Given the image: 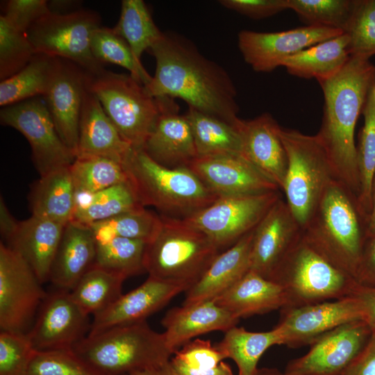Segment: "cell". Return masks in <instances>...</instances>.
<instances>
[{"label":"cell","instance_id":"9c48e42d","mask_svg":"<svg viewBox=\"0 0 375 375\" xmlns=\"http://www.w3.org/2000/svg\"><path fill=\"white\" fill-rule=\"evenodd\" d=\"M86 86L99 101L123 139L133 149H142L160 115L159 98L152 97L129 74H117L104 68L95 73L87 72Z\"/></svg>","mask_w":375,"mask_h":375},{"label":"cell","instance_id":"30bf717a","mask_svg":"<svg viewBox=\"0 0 375 375\" xmlns=\"http://www.w3.org/2000/svg\"><path fill=\"white\" fill-rule=\"evenodd\" d=\"M100 17L90 10L52 12L37 21L26 33L37 53L70 60L90 73L103 68L94 58L90 38L101 26Z\"/></svg>","mask_w":375,"mask_h":375},{"label":"cell","instance_id":"5b68a950","mask_svg":"<svg viewBox=\"0 0 375 375\" xmlns=\"http://www.w3.org/2000/svg\"><path fill=\"white\" fill-rule=\"evenodd\" d=\"M160 216V226L146 245L145 271L149 276L181 286L186 292L201 278L219 250L184 219Z\"/></svg>","mask_w":375,"mask_h":375},{"label":"cell","instance_id":"ab89813d","mask_svg":"<svg viewBox=\"0 0 375 375\" xmlns=\"http://www.w3.org/2000/svg\"><path fill=\"white\" fill-rule=\"evenodd\" d=\"M90 49L100 64L112 63L121 66L144 86L151 81L152 76L142 62L135 58L129 44L113 28L101 26L96 28L90 38Z\"/></svg>","mask_w":375,"mask_h":375},{"label":"cell","instance_id":"4fadbf2b","mask_svg":"<svg viewBox=\"0 0 375 375\" xmlns=\"http://www.w3.org/2000/svg\"><path fill=\"white\" fill-rule=\"evenodd\" d=\"M29 264L14 249L0 243L1 331L26 333L47 295Z\"/></svg>","mask_w":375,"mask_h":375},{"label":"cell","instance_id":"484cf974","mask_svg":"<svg viewBox=\"0 0 375 375\" xmlns=\"http://www.w3.org/2000/svg\"><path fill=\"white\" fill-rule=\"evenodd\" d=\"M254 229L215 257L201 278L185 292L183 304L212 300L250 271Z\"/></svg>","mask_w":375,"mask_h":375},{"label":"cell","instance_id":"6da1fadb","mask_svg":"<svg viewBox=\"0 0 375 375\" xmlns=\"http://www.w3.org/2000/svg\"><path fill=\"white\" fill-rule=\"evenodd\" d=\"M148 51L156 64L154 76L144 86L152 97L181 99L188 108L240 125L237 91L231 78L192 41L166 32Z\"/></svg>","mask_w":375,"mask_h":375},{"label":"cell","instance_id":"83f0119b","mask_svg":"<svg viewBox=\"0 0 375 375\" xmlns=\"http://www.w3.org/2000/svg\"><path fill=\"white\" fill-rule=\"evenodd\" d=\"M213 300L239 319L281 310L289 303L281 285L251 270Z\"/></svg>","mask_w":375,"mask_h":375},{"label":"cell","instance_id":"9a60e30c","mask_svg":"<svg viewBox=\"0 0 375 375\" xmlns=\"http://www.w3.org/2000/svg\"><path fill=\"white\" fill-rule=\"evenodd\" d=\"M372 330L365 320L341 325L310 344L303 356L288 362L285 375H342L367 343Z\"/></svg>","mask_w":375,"mask_h":375},{"label":"cell","instance_id":"8fae6325","mask_svg":"<svg viewBox=\"0 0 375 375\" xmlns=\"http://www.w3.org/2000/svg\"><path fill=\"white\" fill-rule=\"evenodd\" d=\"M281 197L278 191L221 197L184 219L204 233L219 250L228 249L253 231Z\"/></svg>","mask_w":375,"mask_h":375},{"label":"cell","instance_id":"db71d44e","mask_svg":"<svg viewBox=\"0 0 375 375\" xmlns=\"http://www.w3.org/2000/svg\"><path fill=\"white\" fill-rule=\"evenodd\" d=\"M352 295L360 301L365 312V321L372 331L375 330V288L359 285Z\"/></svg>","mask_w":375,"mask_h":375},{"label":"cell","instance_id":"e575fe53","mask_svg":"<svg viewBox=\"0 0 375 375\" xmlns=\"http://www.w3.org/2000/svg\"><path fill=\"white\" fill-rule=\"evenodd\" d=\"M125 279L92 265L69 291L70 295L86 315H94L122 294V285Z\"/></svg>","mask_w":375,"mask_h":375},{"label":"cell","instance_id":"f546056e","mask_svg":"<svg viewBox=\"0 0 375 375\" xmlns=\"http://www.w3.org/2000/svg\"><path fill=\"white\" fill-rule=\"evenodd\" d=\"M69 167L40 176L33 184L28 196L33 216L64 225L72 220L75 190Z\"/></svg>","mask_w":375,"mask_h":375},{"label":"cell","instance_id":"277c9868","mask_svg":"<svg viewBox=\"0 0 375 375\" xmlns=\"http://www.w3.org/2000/svg\"><path fill=\"white\" fill-rule=\"evenodd\" d=\"M72 351L103 375H128L167 365L172 352L146 321L88 335Z\"/></svg>","mask_w":375,"mask_h":375},{"label":"cell","instance_id":"8992f818","mask_svg":"<svg viewBox=\"0 0 375 375\" xmlns=\"http://www.w3.org/2000/svg\"><path fill=\"white\" fill-rule=\"evenodd\" d=\"M124 167L141 204L163 215L185 219L219 197L189 168L161 165L142 149H133Z\"/></svg>","mask_w":375,"mask_h":375},{"label":"cell","instance_id":"d6986e66","mask_svg":"<svg viewBox=\"0 0 375 375\" xmlns=\"http://www.w3.org/2000/svg\"><path fill=\"white\" fill-rule=\"evenodd\" d=\"M188 168L219 197L257 194L280 190L241 155L197 157Z\"/></svg>","mask_w":375,"mask_h":375},{"label":"cell","instance_id":"cb8c5ba5","mask_svg":"<svg viewBox=\"0 0 375 375\" xmlns=\"http://www.w3.org/2000/svg\"><path fill=\"white\" fill-rule=\"evenodd\" d=\"M133 150L108 117L99 101L86 86L75 158L103 157L124 165Z\"/></svg>","mask_w":375,"mask_h":375},{"label":"cell","instance_id":"2e32d148","mask_svg":"<svg viewBox=\"0 0 375 375\" xmlns=\"http://www.w3.org/2000/svg\"><path fill=\"white\" fill-rule=\"evenodd\" d=\"M342 33L340 30L310 25L277 32L242 30L238 44L244 61L254 71L269 72L281 66L286 58Z\"/></svg>","mask_w":375,"mask_h":375},{"label":"cell","instance_id":"ee69618b","mask_svg":"<svg viewBox=\"0 0 375 375\" xmlns=\"http://www.w3.org/2000/svg\"><path fill=\"white\" fill-rule=\"evenodd\" d=\"M358 0H288L289 9L310 26L345 32Z\"/></svg>","mask_w":375,"mask_h":375},{"label":"cell","instance_id":"ac0fdd59","mask_svg":"<svg viewBox=\"0 0 375 375\" xmlns=\"http://www.w3.org/2000/svg\"><path fill=\"white\" fill-rule=\"evenodd\" d=\"M86 81L84 69L70 60L56 58L51 82L43 96L59 136L74 156Z\"/></svg>","mask_w":375,"mask_h":375},{"label":"cell","instance_id":"4316f807","mask_svg":"<svg viewBox=\"0 0 375 375\" xmlns=\"http://www.w3.org/2000/svg\"><path fill=\"white\" fill-rule=\"evenodd\" d=\"M96 251V242L89 227L69 222L65 226L49 281L59 290L71 291L94 265Z\"/></svg>","mask_w":375,"mask_h":375},{"label":"cell","instance_id":"7dc6e473","mask_svg":"<svg viewBox=\"0 0 375 375\" xmlns=\"http://www.w3.org/2000/svg\"><path fill=\"white\" fill-rule=\"evenodd\" d=\"M28 375H103L72 350L35 351Z\"/></svg>","mask_w":375,"mask_h":375},{"label":"cell","instance_id":"7bdbcfd3","mask_svg":"<svg viewBox=\"0 0 375 375\" xmlns=\"http://www.w3.org/2000/svg\"><path fill=\"white\" fill-rule=\"evenodd\" d=\"M142 208L128 181L96 192L90 206L74 215L70 222L88 226Z\"/></svg>","mask_w":375,"mask_h":375},{"label":"cell","instance_id":"836d02e7","mask_svg":"<svg viewBox=\"0 0 375 375\" xmlns=\"http://www.w3.org/2000/svg\"><path fill=\"white\" fill-rule=\"evenodd\" d=\"M56 58L36 53L28 65L15 75L1 81V108L35 97L47 91Z\"/></svg>","mask_w":375,"mask_h":375},{"label":"cell","instance_id":"f35d334b","mask_svg":"<svg viewBox=\"0 0 375 375\" xmlns=\"http://www.w3.org/2000/svg\"><path fill=\"white\" fill-rule=\"evenodd\" d=\"M375 83V82H374ZM374 84L366 99L362 114L364 124L356 147L360 190L359 206L369 218L371 211L372 184L375 173V94Z\"/></svg>","mask_w":375,"mask_h":375},{"label":"cell","instance_id":"91938a15","mask_svg":"<svg viewBox=\"0 0 375 375\" xmlns=\"http://www.w3.org/2000/svg\"><path fill=\"white\" fill-rule=\"evenodd\" d=\"M373 88H374V94H375V83H374V84Z\"/></svg>","mask_w":375,"mask_h":375},{"label":"cell","instance_id":"3957f363","mask_svg":"<svg viewBox=\"0 0 375 375\" xmlns=\"http://www.w3.org/2000/svg\"><path fill=\"white\" fill-rule=\"evenodd\" d=\"M368 218L357 197L342 182H333L303 228L305 240L356 280L367 238Z\"/></svg>","mask_w":375,"mask_h":375},{"label":"cell","instance_id":"e0dca14e","mask_svg":"<svg viewBox=\"0 0 375 375\" xmlns=\"http://www.w3.org/2000/svg\"><path fill=\"white\" fill-rule=\"evenodd\" d=\"M27 336L38 351L72 350L90 331L89 315L72 299L69 291L47 294Z\"/></svg>","mask_w":375,"mask_h":375},{"label":"cell","instance_id":"7a4b0ae2","mask_svg":"<svg viewBox=\"0 0 375 375\" xmlns=\"http://www.w3.org/2000/svg\"><path fill=\"white\" fill-rule=\"evenodd\" d=\"M324 94V114L316 135L326 151L338 180L358 198L360 190L355 128L375 82L369 58L350 56L333 76L318 81Z\"/></svg>","mask_w":375,"mask_h":375},{"label":"cell","instance_id":"5bb4252c","mask_svg":"<svg viewBox=\"0 0 375 375\" xmlns=\"http://www.w3.org/2000/svg\"><path fill=\"white\" fill-rule=\"evenodd\" d=\"M365 320L360 301L347 297L301 306L281 309L276 326L283 337V344L291 348L310 345L328 331L349 322Z\"/></svg>","mask_w":375,"mask_h":375},{"label":"cell","instance_id":"52a82bcc","mask_svg":"<svg viewBox=\"0 0 375 375\" xmlns=\"http://www.w3.org/2000/svg\"><path fill=\"white\" fill-rule=\"evenodd\" d=\"M288 157L282 191L302 230L328 186L338 180L326 151L315 135L281 128Z\"/></svg>","mask_w":375,"mask_h":375},{"label":"cell","instance_id":"d590c367","mask_svg":"<svg viewBox=\"0 0 375 375\" xmlns=\"http://www.w3.org/2000/svg\"><path fill=\"white\" fill-rule=\"evenodd\" d=\"M113 30L129 44L135 58L141 56L162 36L142 0H123L119 20Z\"/></svg>","mask_w":375,"mask_h":375},{"label":"cell","instance_id":"4dcf8cb0","mask_svg":"<svg viewBox=\"0 0 375 375\" xmlns=\"http://www.w3.org/2000/svg\"><path fill=\"white\" fill-rule=\"evenodd\" d=\"M349 38L342 33L286 58L281 66L290 74L318 81L335 75L350 57Z\"/></svg>","mask_w":375,"mask_h":375},{"label":"cell","instance_id":"f6af8a7d","mask_svg":"<svg viewBox=\"0 0 375 375\" xmlns=\"http://www.w3.org/2000/svg\"><path fill=\"white\" fill-rule=\"evenodd\" d=\"M26 34L0 15V79L5 80L24 68L36 54Z\"/></svg>","mask_w":375,"mask_h":375},{"label":"cell","instance_id":"603a6c76","mask_svg":"<svg viewBox=\"0 0 375 375\" xmlns=\"http://www.w3.org/2000/svg\"><path fill=\"white\" fill-rule=\"evenodd\" d=\"M244 157L282 190L288 157L281 137V127L269 113L242 120Z\"/></svg>","mask_w":375,"mask_h":375},{"label":"cell","instance_id":"60d3db41","mask_svg":"<svg viewBox=\"0 0 375 375\" xmlns=\"http://www.w3.org/2000/svg\"><path fill=\"white\" fill-rule=\"evenodd\" d=\"M69 169L75 191L96 193L128 181L124 165L107 158L76 157Z\"/></svg>","mask_w":375,"mask_h":375},{"label":"cell","instance_id":"f907efd6","mask_svg":"<svg viewBox=\"0 0 375 375\" xmlns=\"http://www.w3.org/2000/svg\"><path fill=\"white\" fill-rule=\"evenodd\" d=\"M224 7L254 19L267 18L289 9L288 0H221Z\"/></svg>","mask_w":375,"mask_h":375},{"label":"cell","instance_id":"f5cc1de1","mask_svg":"<svg viewBox=\"0 0 375 375\" xmlns=\"http://www.w3.org/2000/svg\"><path fill=\"white\" fill-rule=\"evenodd\" d=\"M342 375H375V330L365 347Z\"/></svg>","mask_w":375,"mask_h":375},{"label":"cell","instance_id":"1f68e13d","mask_svg":"<svg viewBox=\"0 0 375 375\" xmlns=\"http://www.w3.org/2000/svg\"><path fill=\"white\" fill-rule=\"evenodd\" d=\"M185 115L191 127L197 157L228 154L244 156L241 123L235 126L191 108Z\"/></svg>","mask_w":375,"mask_h":375},{"label":"cell","instance_id":"6f0895ef","mask_svg":"<svg viewBox=\"0 0 375 375\" xmlns=\"http://www.w3.org/2000/svg\"><path fill=\"white\" fill-rule=\"evenodd\" d=\"M128 375H171V374L168 362L167 365L160 367L138 371Z\"/></svg>","mask_w":375,"mask_h":375},{"label":"cell","instance_id":"680465c9","mask_svg":"<svg viewBox=\"0 0 375 375\" xmlns=\"http://www.w3.org/2000/svg\"><path fill=\"white\" fill-rule=\"evenodd\" d=\"M256 375H285L284 372L274 368H261L258 369Z\"/></svg>","mask_w":375,"mask_h":375},{"label":"cell","instance_id":"b9f144b4","mask_svg":"<svg viewBox=\"0 0 375 375\" xmlns=\"http://www.w3.org/2000/svg\"><path fill=\"white\" fill-rule=\"evenodd\" d=\"M147 242L116 237L97 245L94 266L125 278L146 272L144 265Z\"/></svg>","mask_w":375,"mask_h":375},{"label":"cell","instance_id":"ba28073f","mask_svg":"<svg viewBox=\"0 0 375 375\" xmlns=\"http://www.w3.org/2000/svg\"><path fill=\"white\" fill-rule=\"evenodd\" d=\"M272 281L287 293L288 306H301L351 296L357 281L312 247L303 238L288 252Z\"/></svg>","mask_w":375,"mask_h":375},{"label":"cell","instance_id":"ffe728a7","mask_svg":"<svg viewBox=\"0 0 375 375\" xmlns=\"http://www.w3.org/2000/svg\"><path fill=\"white\" fill-rule=\"evenodd\" d=\"M302 234L301 226L281 197L254 229L250 270L271 280Z\"/></svg>","mask_w":375,"mask_h":375},{"label":"cell","instance_id":"c3c4849f","mask_svg":"<svg viewBox=\"0 0 375 375\" xmlns=\"http://www.w3.org/2000/svg\"><path fill=\"white\" fill-rule=\"evenodd\" d=\"M35 351L26 333L1 331L0 375H28Z\"/></svg>","mask_w":375,"mask_h":375},{"label":"cell","instance_id":"11a10c76","mask_svg":"<svg viewBox=\"0 0 375 375\" xmlns=\"http://www.w3.org/2000/svg\"><path fill=\"white\" fill-rule=\"evenodd\" d=\"M19 221H17L4 202L3 199H0V233L3 242L8 243L15 233Z\"/></svg>","mask_w":375,"mask_h":375},{"label":"cell","instance_id":"7c38bea8","mask_svg":"<svg viewBox=\"0 0 375 375\" xmlns=\"http://www.w3.org/2000/svg\"><path fill=\"white\" fill-rule=\"evenodd\" d=\"M0 122L26 138L40 176L69 167L74 161V153L59 136L46 103L40 97L1 108Z\"/></svg>","mask_w":375,"mask_h":375},{"label":"cell","instance_id":"d6a6232c","mask_svg":"<svg viewBox=\"0 0 375 375\" xmlns=\"http://www.w3.org/2000/svg\"><path fill=\"white\" fill-rule=\"evenodd\" d=\"M283 344L280 330L275 326L265 332H251L235 326L225 332L223 339L215 345L231 358L238 368V375H256L258 362L271 347Z\"/></svg>","mask_w":375,"mask_h":375},{"label":"cell","instance_id":"681fc988","mask_svg":"<svg viewBox=\"0 0 375 375\" xmlns=\"http://www.w3.org/2000/svg\"><path fill=\"white\" fill-rule=\"evenodd\" d=\"M50 12L46 0H10L1 15L14 28L26 33L37 21Z\"/></svg>","mask_w":375,"mask_h":375},{"label":"cell","instance_id":"f1b7e54d","mask_svg":"<svg viewBox=\"0 0 375 375\" xmlns=\"http://www.w3.org/2000/svg\"><path fill=\"white\" fill-rule=\"evenodd\" d=\"M65 226L32 215L19 221L15 233L6 244L29 264L42 283L49 280L51 265Z\"/></svg>","mask_w":375,"mask_h":375},{"label":"cell","instance_id":"7402d4cb","mask_svg":"<svg viewBox=\"0 0 375 375\" xmlns=\"http://www.w3.org/2000/svg\"><path fill=\"white\" fill-rule=\"evenodd\" d=\"M181 292H185L181 286L149 276L142 285L122 294L106 309L94 315L88 335L146 321Z\"/></svg>","mask_w":375,"mask_h":375},{"label":"cell","instance_id":"bcb514c9","mask_svg":"<svg viewBox=\"0 0 375 375\" xmlns=\"http://www.w3.org/2000/svg\"><path fill=\"white\" fill-rule=\"evenodd\" d=\"M344 33L350 56L370 58L375 55V0H358Z\"/></svg>","mask_w":375,"mask_h":375},{"label":"cell","instance_id":"816d5d0a","mask_svg":"<svg viewBox=\"0 0 375 375\" xmlns=\"http://www.w3.org/2000/svg\"><path fill=\"white\" fill-rule=\"evenodd\" d=\"M356 281L360 285L375 288V235L367 238Z\"/></svg>","mask_w":375,"mask_h":375},{"label":"cell","instance_id":"74e56055","mask_svg":"<svg viewBox=\"0 0 375 375\" xmlns=\"http://www.w3.org/2000/svg\"><path fill=\"white\" fill-rule=\"evenodd\" d=\"M160 224V216L145 208L122 213L87 226L93 233L96 244L108 242L116 237L149 242Z\"/></svg>","mask_w":375,"mask_h":375},{"label":"cell","instance_id":"9f6ffc18","mask_svg":"<svg viewBox=\"0 0 375 375\" xmlns=\"http://www.w3.org/2000/svg\"><path fill=\"white\" fill-rule=\"evenodd\" d=\"M367 237L375 235V173L374 174L371 191V211L367 222Z\"/></svg>","mask_w":375,"mask_h":375},{"label":"cell","instance_id":"8d00e7d4","mask_svg":"<svg viewBox=\"0 0 375 375\" xmlns=\"http://www.w3.org/2000/svg\"><path fill=\"white\" fill-rule=\"evenodd\" d=\"M169 362L171 375H234L226 358L210 340L196 339L174 352Z\"/></svg>","mask_w":375,"mask_h":375},{"label":"cell","instance_id":"d4e9b609","mask_svg":"<svg viewBox=\"0 0 375 375\" xmlns=\"http://www.w3.org/2000/svg\"><path fill=\"white\" fill-rule=\"evenodd\" d=\"M239 319L217 304L215 301L183 304L169 310L162 324L166 344L174 354L191 339L214 331H227L237 325Z\"/></svg>","mask_w":375,"mask_h":375},{"label":"cell","instance_id":"44dd1931","mask_svg":"<svg viewBox=\"0 0 375 375\" xmlns=\"http://www.w3.org/2000/svg\"><path fill=\"white\" fill-rule=\"evenodd\" d=\"M160 115L142 150L154 161L169 168L188 167L197 158L190 123L179 113L174 99L158 97Z\"/></svg>","mask_w":375,"mask_h":375}]
</instances>
